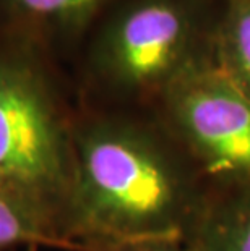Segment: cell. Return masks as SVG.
Segmentation results:
<instances>
[{"mask_svg":"<svg viewBox=\"0 0 250 251\" xmlns=\"http://www.w3.org/2000/svg\"><path fill=\"white\" fill-rule=\"evenodd\" d=\"M208 190L210 181L153 110L78 100L65 248L84 238L185 242Z\"/></svg>","mask_w":250,"mask_h":251,"instance_id":"cell-1","label":"cell"},{"mask_svg":"<svg viewBox=\"0 0 250 251\" xmlns=\"http://www.w3.org/2000/svg\"><path fill=\"white\" fill-rule=\"evenodd\" d=\"M77 89L31 39L0 33V186L65 248L75 186Z\"/></svg>","mask_w":250,"mask_h":251,"instance_id":"cell-2","label":"cell"},{"mask_svg":"<svg viewBox=\"0 0 250 251\" xmlns=\"http://www.w3.org/2000/svg\"><path fill=\"white\" fill-rule=\"evenodd\" d=\"M221 0H124L78 52L77 96L99 107L148 109L216 63Z\"/></svg>","mask_w":250,"mask_h":251,"instance_id":"cell-3","label":"cell"},{"mask_svg":"<svg viewBox=\"0 0 250 251\" xmlns=\"http://www.w3.org/2000/svg\"><path fill=\"white\" fill-rule=\"evenodd\" d=\"M150 110L211 185L250 181V99L216 63L180 79Z\"/></svg>","mask_w":250,"mask_h":251,"instance_id":"cell-4","label":"cell"},{"mask_svg":"<svg viewBox=\"0 0 250 251\" xmlns=\"http://www.w3.org/2000/svg\"><path fill=\"white\" fill-rule=\"evenodd\" d=\"M124 0H0V33L31 39L57 60L78 55L98 23Z\"/></svg>","mask_w":250,"mask_h":251,"instance_id":"cell-5","label":"cell"},{"mask_svg":"<svg viewBox=\"0 0 250 251\" xmlns=\"http://www.w3.org/2000/svg\"><path fill=\"white\" fill-rule=\"evenodd\" d=\"M184 243L190 251H250V181L210 183Z\"/></svg>","mask_w":250,"mask_h":251,"instance_id":"cell-6","label":"cell"},{"mask_svg":"<svg viewBox=\"0 0 250 251\" xmlns=\"http://www.w3.org/2000/svg\"><path fill=\"white\" fill-rule=\"evenodd\" d=\"M216 65L250 99V0H221Z\"/></svg>","mask_w":250,"mask_h":251,"instance_id":"cell-7","label":"cell"},{"mask_svg":"<svg viewBox=\"0 0 250 251\" xmlns=\"http://www.w3.org/2000/svg\"><path fill=\"white\" fill-rule=\"evenodd\" d=\"M20 247L58 248V242L29 207L0 186V251Z\"/></svg>","mask_w":250,"mask_h":251,"instance_id":"cell-8","label":"cell"},{"mask_svg":"<svg viewBox=\"0 0 250 251\" xmlns=\"http://www.w3.org/2000/svg\"><path fill=\"white\" fill-rule=\"evenodd\" d=\"M65 251H190V248L184 242L166 238H84L68 243Z\"/></svg>","mask_w":250,"mask_h":251,"instance_id":"cell-9","label":"cell"}]
</instances>
